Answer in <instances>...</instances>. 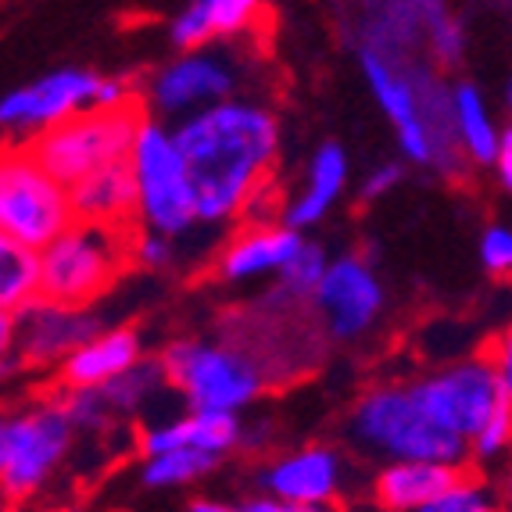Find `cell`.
<instances>
[{
	"label": "cell",
	"mask_w": 512,
	"mask_h": 512,
	"mask_svg": "<svg viewBox=\"0 0 512 512\" xmlns=\"http://www.w3.org/2000/svg\"><path fill=\"white\" fill-rule=\"evenodd\" d=\"M176 144L197 187V212L205 222H219L255 194L276 158L280 133L265 108L222 101L183 122Z\"/></svg>",
	"instance_id": "6da1fadb"
},
{
	"label": "cell",
	"mask_w": 512,
	"mask_h": 512,
	"mask_svg": "<svg viewBox=\"0 0 512 512\" xmlns=\"http://www.w3.org/2000/svg\"><path fill=\"white\" fill-rule=\"evenodd\" d=\"M133 226L83 222L61 233L40 255V298L65 308H83L115 283L129 262H137Z\"/></svg>",
	"instance_id": "7a4b0ae2"
},
{
	"label": "cell",
	"mask_w": 512,
	"mask_h": 512,
	"mask_svg": "<svg viewBox=\"0 0 512 512\" xmlns=\"http://www.w3.org/2000/svg\"><path fill=\"white\" fill-rule=\"evenodd\" d=\"M355 441L398 462H452L466 459L470 441H462L448 427H441L416 398L412 384L376 387L355 405L351 416Z\"/></svg>",
	"instance_id": "3957f363"
},
{
	"label": "cell",
	"mask_w": 512,
	"mask_h": 512,
	"mask_svg": "<svg viewBox=\"0 0 512 512\" xmlns=\"http://www.w3.org/2000/svg\"><path fill=\"white\" fill-rule=\"evenodd\" d=\"M144 126L147 122H140V101L126 97L115 108H90L83 115L58 122L47 133H40L33 144H22V151L33 154L54 180L76 187L90 172L129 158Z\"/></svg>",
	"instance_id": "277c9868"
},
{
	"label": "cell",
	"mask_w": 512,
	"mask_h": 512,
	"mask_svg": "<svg viewBox=\"0 0 512 512\" xmlns=\"http://www.w3.org/2000/svg\"><path fill=\"white\" fill-rule=\"evenodd\" d=\"M69 219L72 197L65 183L54 180L29 151L11 147L8 158H4V172H0V226H4V237L18 240L33 251H43L69 230Z\"/></svg>",
	"instance_id": "5b68a950"
},
{
	"label": "cell",
	"mask_w": 512,
	"mask_h": 512,
	"mask_svg": "<svg viewBox=\"0 0 512 512\" xmlns=\"http://www.w3.org/2000/svg\"><path fill=\"white\" fill-rule=\"evenodd\" d=\"M162 362L169 369V380L187 394L194 409L233 412L251 402L269 380L255 355L240 344L222 348V344L180 341L165 351Z\"/></svg>",
	"instance_id": "8992f818"
},
{
	"label": "cell",
	"mask_w": 512,
	"mask_h": 512,
	"mask_svg": "<svg viewBox=\"0 0 512 512\" xmlns=\"http://www.w3.org/2000/svg\"><path fill=\"white\" fill-rule=\"evenodd\" d=\"M129 158H133V172H137L140 212L154 230L176 237L194 219H201L197 187L190 180L187 158H183L176 137H169L158 126H144Z\"/></svg>",
	"instance_id": "52a82bcc"
},
{
	"label": "cell",
	"mask_w": 512,
	"mask_h": 512,
	"mask_svg": "<svg viewBox=\"0 0 512 512\" xmlns=\"http://www.w3.org/2000/svg\"><path fill=\"white\" fill-rule=\"evenodd\" d=\"M72 419L61 405L18 412L0 427V480L8 498L29 495L61 462L72 441Z\"/></svg>",
	"instance_id": "ba28073f"
},
{
	"label": "cell",
	"mask_w": 512,
	"mask_h": 512,
	"mask_svg": "<svg viewBox=\"0 0 512 512\" xmlns=\"http://www.w3.org/2000/svg\"><path fill=\"white\" fill-rule=\"evenodd\" d=\"M416 398L430 416L459 434L462 441H477L480 430L495 419V412L509 402L495 366L487 359L462 362V366L444 369L427 380H416Z\"/></svg>",
	"instance_id": "9c48e42d"
},
{
	"label": "cell",
	"mask_w": 512,
	"mask_h": 512,
	"mask_svg": "<svg viewBox=\"0 0 512 512\" xmlns=\"http://www.w3.org/2000/svg\"><path fill=\"white\" fill-rule=\"evenodd\" d=\"M94 337V316H86L83 308H65L43 298L29 301L15 312H4V319H0L4 355L18 351L22 366H51L58 359H69Z\"/></svg>",
	"instance_id": "30bf717a"
},
{
	"label": "cell",
	"mask_w": 512,
	"mask_h": 512,
	"mask_svg": "<svg viewBox=\"0 0 512 512\" xmlns=\"http://www.w3.org/2000/svg\"><path fill=\"white\" fill-rule=\"evenodd\" d=\"M104 79L90 72H54L33 86L11 90L0 104L4 126H58L72 119V111H90Z\"/></svg>",
	"instance_id": "8fae6325"
},
{
	"label": "cell",
	"mask_w": 512,
	"mask_h": 512,
	"mask_svg": "<svg viewBox=\"0 0 512 512\" xmlns=\"http://www.w3.org/2000/svg\"><path fill=\"white\" fill-rule=\"evenodd\" d=\"M362 72H366L369 86H373L376 101L387 111V119L394 122L398 137H402V151L412 162L434 165V137H430L423 111H419V94L409 72H402L394 61H387L376 47H362Z\"/></svg>",
	"instance_id": "7c38bea8"
},
{
	"label": "cell",
	"mask_w": 512,
	"mask_h": 512,
	"mask_svg": "<svg viewBox=\"0 0 512 512\" xmlns=\"http://www.w3.org/2000/svg\"><path fill=\"white\" fill-rule=\"evenodd\" d=\"M316 305L323 308L326 330L348 341V337H359L376 319L384 305V291L362 258H341L326 269L316 291Z\"/></svg>",
	"instance_id": "4fadbf2b"
},
{
	"label": "cell",
	"mask_w": 512,
	"mask_h": 512,
	"mask_svg": "<svg viewBox=\"0 0 512 512\" xmlns=\"http://www.w3.org/2000/svg\"><path fill=\"white\" fill-rule=\"evenodd\" d=\"M237 90V69L219 54H190L172 61L162 76L154 79V101L162 111H187V108H212L222 104Z\"/></svg>",
	"instance_id": "5bb4252c"
},
{
	"label": "cell",
	"mask_w": 512,
	"mask_h": 512,
	"mask_svg": "<svg viewBox=\"0 0 512 512\" xmlns=\"http://www.w3.org/2000/svg\"><path fill=\"white\" fill-rule=\"evenodd\" d=\"M262 487L273 491L280 502L326 505L341 491V459L330 448H305V452L273 462L262 473Z\"/></svg>",
	"instance_id": "9a60e30c"
},
{
	"label": "cell",
	"mask_w": 512,
	"mask_h": 512,
	"mask_svg": "<svg viewBox=\"0 0 512 512\" xmlns=\"http://www.w3.org/2000/svg\"><path fill=\"white\" fill-rule=\"evenodd\" d=\"M72 215L83 222H111V226H133V215L140 205L137 172L133 158L111 162L104 169L90 172L86 180L69 187Z\"/></svg>",
	"instance_id": "2e32d148"
},
{
	"label": "cell",
	"mask_w": 512,
	"mask_h": 512,
	"mask_svg": "<svg viewBox=\"0 0 512 512\" xmlns=\"http://www.w3.org/2000/svg\"><path fill=\"white\" fill-rule=\"evenodd\" d=\"M470 480L452 462H391L373 484V498L387 512H419Z\"/></svg>",
	"instance_id": "e0dca14e"
},
{
	"label": "cell",
	"mask_w": 512,
	"mask_h": 512,
	"mask_svg": "<svg viewBox=\"0 0 512 512\" xmlns=\"http://www.w3.org/2000/svg\"><path fill=\"white\" fill-rule=\"evenodd\" d=\"M140 359V341L133 330H108L97 333L94 341L83 344L76 355L65 359L61 366V384L69 391H83V387H104L126 369H133Z\"/></svg>",
	"instance_id": "ac0fdd59"
},
{
	"label": "cell",
	"mask_w": 512,
	"mask_h": 512,
	"mask_svg": "<svg viewBox=\"0 0 512 512\" xmlns=\"http://www.w3.org/2000/svg\"><path fill=\"white\" fill-rule=\"evenodd\" d=\"M262 11V0H194L176 22H172V40L183 51H197L215 36L251 33Z\"/></svg>",
	"instance_id": "d6986e66"
},
{
	"label": "cell",
	"mask_w": 512,
	"mask_h": 512,
	"mask_svg": "<svg viewBox=\"0 0 512 512\" xmlns=\"http://www.w3.org/2000/svg\"><path fill=\"white\" fill-rule=\"evenodd\" d=\"M237 441H240V423H237L233 412L194 409V416L147 430L144 452L147 455H165V452H176V448H201V452L222 455Z\"/></svg>",
	"instance_id": "ffe728a7"
},
{
	"label": "cell",
	"mask_w": 512,
	"mask_h": 512,
	"mask_svg": "<svg viewBox=\"0 0 512 512\" xmlns=\"http://www.w3.org/2000/svg\"><path fill=\"white\" fill-rule=\"evenodd\" d=\"M301 248H305V240H301V233L291 230V226L248 233V237H240L237 244L222 255V276H226V280H248V276L276 273V269H283Z\"/></svg>",
	"instance_id": "44dd1931"
},
{
	"label": "cell",
	"mask_w": 512,
	"mask_h": 512,
	"mask_svg": "<svg viewBox=\"0 0 512 512\" xmlns=\"http://www.w3.org/2000/svg\"><path fill=\"white\" fill-rule=\"evenodd\" d=\"M344 180H348V158L337 144H323L312 158L308 169V187L301 190V197L287 208V226L291 230H305L312 222H319L330 205L341 197Z\"/></svg>",
	"instance_id": "7402d4cb"
},
{
	"label": "cell",
	"mask_w": 512,
	"mask_h": 512,
	"mask_svg": "<svg viewBox=\"0 0 512 512\" xmlns=\"http://www.w3.org/2000/svg\"><path fill=\"white\" fill-rule=\"evenodd\" d=\"M40 298V258L18 240H0V305L4 312Z\"/></svg>",
	"instance_id": "603a6c76"
},
{
	"label": "cell",
	"mask_w": 512,
	"mask_h": 512,
	"mask_svg": "<svg viewBox=\"0 0 512 512\" xmlns=\"http://www.w3.org/2000/svg\"><path fill=\"white\" fill-rule=\"evenodd\" d=\"M452 101H455V133H459L466 154H470L473 162H495L502 137L495 133L491 119H487L480 94L470 83H462V86H455Z\"/></svg>",
	"instance_id": "cb8c5ba5"
},
{
	"label": "cell",
	"mask_w": 512,
	"mask_h": 512,
	"mask_svg": "<svg viewBox=\"0 0 512 512\" xmlns=\"http://www.w3.org/2000/svg\"><path fill=\"white\" fill-rule=\"evenodd\" d=\"M219 462V455L201 452V448H176V452L151 455L144 466V484L147 487H169V484H187V480L201 477Z\"/></svg>",
	"instance_id": "d4e9b609"
},
{
	"label": "cell",
	"mask_w": 512,
	"mask_h": 512,
	"mask_svg": "<svg viewBox=\"0 0 512 512\" xmlns=\"http://www.w3.org/2000/svg\"><path fill=\"white\" fill-rule=\"evenodd\" d=\"M169 380L165 362H137L133 369H126L122 376H115L111 384H104V398H108L111 412L115 409H137L140 402H147L158 387Z\"/></svg>",
	"instance_id": "484cf974"
},
{
	"label": "cell",
	"mask_w": 512,
	"mask_h": 512,
	"mask_svg": "<svg viewBox=\"0 0 512 512\" xmlns=\"http://www.w3.org/2000/svg\"><path fill=\"white\" fill-rule=\"evenodd\" d=\"M326 258H323V248L316 244H305L291 262L280 269V298L287 301H305L319 291V283L326 276Z\"/></svg>",
	"instance_id": "4316f807"
},
{
	"label": "cell",
	"mask_w": 512,
	"mask_h": 512,
	"mask_svg": "<svg viewBox=\"0 0 512 512\" xmlns=\"http://www.w3.org/2000/svg\"><path fill=\"white\" fill-rule=\"evenodd\" d=\"M419 512H502V509H498V502L487 495L480 484H473V480H462L455 491L441 495L437 502L423 505Z\"/></svg>",
	"instance_id": "83f0119b"
},
{
	"label": "cell",
	"mask_w": 512,
	"mask_h": 512,
	"mask_svg": "<svg viewBox=\"0 0 512 512\" xmlns=\"http://www.w3.org/2000/svg\"><path fill=\"white\" fill-rule=\"evenodd\" d=\"M509 444H512V398L480 430V437L473 441V452H477V459H495V455L509 452Z\"/></svg>",
	"instance_id": "f1b7e54d"
},
{
	"label": "cell",
	"mask_w": 512,
	"mask_h": 512,
	"mask_svg": "<svg viewBox=\"0 0 512 512\" xmlns=\"http://www.w3.org/2000/svg\"><path fill=\"white\" fill-rule=\"evenodd\" d=\"M480 258H484L487 273L512 280V230L505 226H491L480 240Z\"/></svg>",
	"instance_id": "f546056e"
},
{
	"label": "cell",
	"mask_w": 512,
	"mask_h": 512,
	"mask_svg": "<svg viewBox=\"0 0 512 512\" xmlns=\"http://www.w3.org/2000/svg\"><path fill=\"white\" fill-rule=\"evenodd\" d=\"M430 51L444 61V65H455L462 58V47H466V33L462 26L455 22L452 15H441L437 22H430Z\"/></svg>",
	"instance_id": "4dcf8cb0"
},
{
	"label": "cell",
	"mask_w": 512,
	"mask_h": 512,
	"mask_svg": "<svg viewBox=\"0 0 512 512\" xmlns=\"http://www.w3.org/2000/svg\"><path fill=\"white\" fill-rule=\"evenodd\" d=\"M487 362L495 366V373H498V380H502L505 394L512 398V323L505 326L502 337L491 344V351H487Z\"/></svg>",
	"instance_id": "1f68e13d"
},
{
	"label": "cell",
	"mask_w": 512,
	"mask_h": 512,
	"mask_svg": "<svg viewBox=\"0 0 512 512\" xmlns=\"http://www.w3.org/2000/svg\"><path fill=\"white\" fill-rule=\"evenodd\" d=\"M137 258L144 265H165V262H169L172 248H169V240H165V233H147V237H140Z\"/></svg>",
	"instance_id": "d6a6232c"
},
{
	"label": "cell",
	"mask_w": 512,
	"mask_h": 512,
	"mask_svg": "<svg viewBox=\"0 0 512 512\" xmlns=\"http://www.w3.org/2000/svg\"><path fill=\"white\" fill-rule=\"evenodd\" d=\"M398 180H402V169H398V165H380V169H376L373 176L362 183V197H369V201H373V197L387 194V190H391Z\"/></svg>",
	"instance_id": "836d02e7"
},
{
	"label": "cell",
	"mask_w": 512,
	"mask_h": 512,
	"mask_svg": "<svg viewBox=\"0 0 512 512\" xmlns=\"http://www.w3.org/2000/svg\"><path fill=\"white\" fill-rule=\"evenodd\" d=\"M237 512H326L323 505H291L280 502V498H258V502L240 505Z\"/></svg>",
	"instance_id": "e575fe53"
},
{
	"label": "cell",
	"mask_w": 512,
	"mask_h": 512,
	"mask_svg": "<svg viewBox=\"0 0 512 512\" xmlns=\"http://www.w3.org/2000/svg\"><path fill=\"white\" fill-rule=\"evenodd\" d=\"M498 172H502V183L512 190V129L502 133V144H498Z\"/></svg>",
	"instance_id": "d590c367"
},
{
	"label": "cell",
	"mask_w": 512,
	"mask_h": 512,
	"mask_svg": "<svg viewBox=\"0 0 512 512\" xmlns=\"http://www.w3.org/2000/svg\"><path fill=\"white\" fill-rule=\"evenodd\" d=\"M190 512H233V509H226V505H219V502H194Z\"/></svg>",
	"instance_id": "8d00e7d4"
},
{
	"label": "cell",
	"mask_w": 512,
	"mask_h": 512,
	"mask_svg": "<svg viewBox=\"0 0 512 512\" xmlns=\"http://www.w3.org/2000/svg\"><path fill=\"white\" fill-rule=\"evenodd\" d=\"M505 502L512 505V466H509V477H505Z\"/></svg>",
	"instance_id": "74e56055"
},
{
	"label": "cell",
	"mask_w": 512,
	"mask_h": 512,
	"mask_svg": "<svg viewBox=\"0 0 512 512\" xmlns=\"http://www.w3.org/2000/svg\"><path fill=\"white\" fill-rule=\"evenodd\" d=\"M495 4H512V0H495Z\"/></svg>",
	"instance_id": "f35d334b"
},
{
	"label": "cell",
	"mask_w": 512,
	"mask_h": 512,
	"mask_svg": "<svg viewBox=\"0 0 512 512\" xmlns=\"http://www.w3.org/2000/svg\"><path fill=\"white\" fill-rule=\"evenodd\" d=\"M509 104H512V86H509Z\"/></svg>",
	"instance_id": "ab89813d"
},
{
	"label": "cell",
	"mask_w": 512,
	"mask_h": 512,
	"mask_svg": "<svg viewBox=\"0 0 512 512\" xmlns=\"http://www.w3.org/2000/svg\"><path fill=\"white\" fill-rule=\"evenodd\" d=\"M8 512H11V509H8Z\"/></svg>",
	"instance_id": "60d3db41"
}]
</instances>
